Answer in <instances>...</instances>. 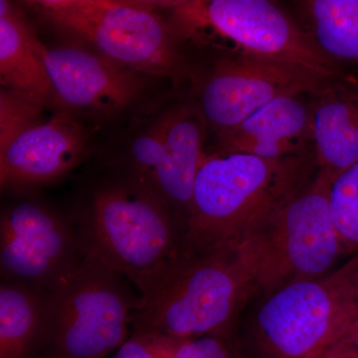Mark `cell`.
Returning a JSON list of instances; mask_svg holds the SVG:
<instances>
[{"label":"cell","mask_w":358,"mask_h":358,"mask_svg":"<svg viewBox=\"0 0 358 358\" xmlns=\"http://www.w3.org/2000/svg\"><path fill=\"white\" fill-rule=\"evenodd\" d=\"M85 256L100 258L147 293L185 245L171 207L131 173L90 185L71 215Z\"/></svg>","instance_id":"obj_1"},{"label":"cell","mask_w":358,"mask_h":358,"mask_svg":"<svg viewBox=\"0 0 358 358\" xmlns=\"http://www.w3.org/2000/svg\"><path fill=\"white\" fill-rule=\"evenodd\" d=\"M255 296V278L235 245L181 251L141 294L131 333L178 341L235 336L240 315Z\"/></svg>","instance_id":"obj_2"},{"label":"cell","mask_w":358,"mask_h":358,"mask_svg":"<svg viewBox=\"0 0 358 358\" xmlns=\"http://www.w3.org/2000/svg\"><path fill=\"white\" fill-rule=\"evenodd\" d=\"M315 173L313 154L264 159L206 152L193 185L182 251L236 243Z\"/></svg>","instance_id":"obj_3"},{"label":"cell","mask_w":358,"mask_h":358,"mask_svg":"<svg viewBox=\"0 0 358 358\" xmlns=\"http://www.w3.org/2000/svg\"><path fill=\"white\" fill-rule=\"evenodd\" d=\"M331 182L315 174L238 239L259 296L331 273L345 252L329 204Z\"/></svg>","instance_id":"obj_4"},{"label":"cell","mask_w":358,"mask_h":358,"mask_svg":"<svg viewBox=\"0 0 358 358\" xmlns=\"http://www.w3.org/2000/svg\"><path fill=\"white\" fill-rule=\"evenodd\" d=\"M358 253L319 279L294 282L263 301L237 341L244 358H320L350 331Z\"/></svg>","instance_id":"obj_5"},{"label":"cell","mask_w":358,"mask_h":358,"mask_svg":"<svg viewBox=\"0 0 358 358\" xmlns=\"http://www.w3.org/2000/svg\"><path fill=\"white\" fill-rule=\"evenodd\" d=\"M157 4L181 44L211 47L220 55L293 63L327 76L345 74L320 53L291 13L274 1L176 0Z\"/></svg>","instance_id":"obj_6"},{"label":"cell","mask_w":358,"mask_h":358,"mask_svg":"<svg viewBox=\"0 0 358 358\" xmlns=\"http://www.w3.org/2000/svg\"><path fill=\"white\" fill-rule=\"evenodd\" d=\"M27 6L70 39L128 69L173 80L185 73L180 41L157 2L39 0Z\"/></svg>","instance_id":"obj_7"},{"label":"cell","mask_w":358,"mask_h":358,"mask_svg":"<svg viewBox=\"0 0 358 358\" xmlns=\"http://www.w3.org/2000/svg\"><path fill=\"white\" fill-rule=\"evenodd\" d=\"M133 287L98 257L86 256L67 281L47 294L46 343L40 358H106L119 350L131 336L141 300Z\"/></svg>","instance_id":"obj_8"},{"label":"cell","mask_w":358,"mask_h":358,"mask_svg":"<svg viewBox=\"0 0 358 358\" xmlns=\"http://www.w3.org/2000/svg\"><path fill=\"white\" fill-rule=\"evenodd\" d=\"M85 258L71 216L36 199L21 200L2 209L1 282L49 294L67 281Z\"/></svg>","instance_id":"obj_9"},{"label":"cell","mask_w":358,"mask_h":358,"mask_svg":"<svg viewBox=\"0 0 358 358\" xmlns=\"http://www.w3.org/2000/svg\"><path fill=\"white\" fill-rule=\"evenodd\" d=\"M206 122L196 103H181L141 127L129 147L127 173L150 186L186 227L193 185L204 148Z\"/></svg>","instance_id":"obj_10"},{"label":"cell","mask_w":358,"mask_h":358,"mask_svg":"<svg viewBox=\"0 0 358 358\" xmlns=\"http://www.w3.org/2000/svg\"><path fill=\"white\" fill-rule=\"evenodd\" d=\"M334 77L293 63L219 55L200 81L196 103L207 131L215 136L234 128L275 99L313 95Z\"/></svg>","instance_id":"obj_11"},{"label":"cell","mask_w":358,"mask_h":358,"mask_svg":"<svg viewBox=\"0 0 358 358\" xmlns=\"http://www.w3.org/2000/svg\"><path fill=\"white\" fill-rule=\"evenodd\" d=\"M35 45L59 110L110 117L129 107L145 89V75L76 40L46 46L36 35Z\"/></svg>","instance_id":"obj_12"},{"label":"cell","mask_w":358,"mask_h":358,"mask_svg":"<svg viewBox=\"0 0 358 358\" xmlns=\"http://www.w3.org/2000/svg\"><path fill=\"white\" fill-rule=\"evenodd\" d=\"M88 136L72 115L59 110L0 148L2 190L25 192L69 173L84 155Z\"/></svg>","instance_id":"obj_13"},{"label":"cell","mask_w":358,"mask_h":358,"mask_svg":"<svg viewBox=\"0 0 358 358\" xmlns=\"http://www.w3.org/2000/svg\"><path fill=\"white\" fill-rule=\"evenodd\" d=\"M214 140L207 154H244L264 159L313 154L310 95L275 99Z\"/></svg>","instance_id":"obj_14"},{"label":"cell","mask_w":358,"mask_h":358,"mask_svg":"<svg viewBox=\"0 0 358 358\" xmlns=\"http://www.w3.org/2000/svg\"><path fill=\"white\" fill-rule=\"evenodd\" d=\"M313 154L320 176L329 182L358 162V80L334 77L310 95Z\"/></svg>","instance_id":"obj_15"},{"label":"cell","mask_w":358,"mask_h":358,"mask_svg":"<svg viewBox=\"0 0 358 358\" xmlns=\"http://www.w3.org/2000/svg\"><path fill=\"white\" fill-rule=\"evenodd\" d=\"M36 33L24 14L13 2L0 1V83L47 105L53 103V91L46 68L35 45Z\"/></svg>","instance_id":"obj_16"},{"label":"cell","mask_w":358,"mask_h":358,"mask_svg":"<svg viewBox=\"0 0 358 358\" xmlns=\"http://www.w3.org/2000/svg\"><path fill=\"white\" fill-rule=\"evenodd\" d=\"M292 15L322 55L341 72L358 71V0H300Z\"/></svg>","instance_id":"obj_17"},{"label":"cell","mask_w":358,"mask_h":358,"mask_svg":"<svg viewBox=\"0 0 358 358\" xmlns=\"http://www.w3.org/2000/svg\"><path fill=\"white\" fill-rule=\"evenodd\" d=\"M47 294L0 285V358H40L47 336Z\"/></svg>","instance_id":"obj_18"},{"label":"cell","mask_w":358,"mask_h":358,"mask_svg":"<svg viewBox=\"0 0 358 358\" xmlns=\"http://www.w3.org/2000/svg\"><path fill=\"white\" fill-rule=\"evenodd\" d=\"M329 204L343 250L358 253V162L331 181Z\"/></svg>","instance_id":"obj_19"},{"label":"cell","mask_w":358,"mask_h":358,"mask_svg":"<svg viewBox=\"0 0 358 358\" xmlns=\"http://www.w3.org/2000/svg\"><path fill=\"white\" fill-rule=\"evenodd\" d=\"M46 105L1 88L0 92V148L6 147L21 131L42 120Z\"/></svg>","instance_id":"obj_20"},{"label":"cell","mask_w":358,"mask_h":358,"mask_svg":"<svg viewBox=\"0 0 358 358\" xmlns=\"http://www.w3.org/2000/svg\"><path fill=\"white\" fill-rule=\"evenodd\" d=\"M171 358H244L235 336H202L183 341Z\"/></svg>","instance_id":"obj_21"},{"label":"cell","mask_w":358,"mask_h":358,"mask_svg":"<svg viewBox=\"0 0 358 358\" xmlns=\"http://www.w3.org/2000/svg\"><path fill=\"white\" fill-rule=\"evenodd\" d=\"M183 341L159 334L131 333L115 358H171Z\"/></svg>","instance_id":"obj_22"},{"label":"cell","mask_w":358,"mask_h":358,"mask_svg":"<svg viewBox=\"0 0 358 358\" xmlns=\"http://www.w3.org/2000/svg\"><path fill=\"white\" fill-rule=\"evenodd\" d=\"M320 358H358V329L346 334Z\"/></svg>","instance_id":"obj_23"},{"label":"cell","mask_w":358,"mask_h":358,"mask_svg":"<svg viewBox=\"0 0 358 358\" xmlns=\"http://www.w3.org/2000/svg\"><path fill=\"white\" fill-rule=\"evenodd\" d=\"M353 307H355L353 308V324L348 333L358 329V281L355 286V296H353Z\"/></svg>","instance_id":"obj_24"}]
</instances>
